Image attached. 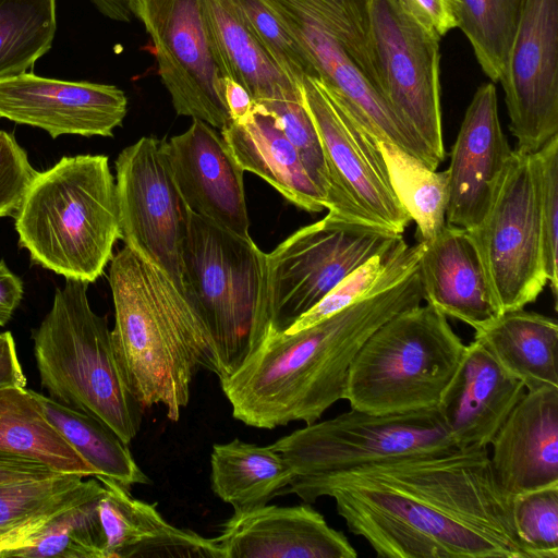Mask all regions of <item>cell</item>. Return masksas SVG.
<instances>
[{"label":"cell","instance_id":"obj_1","mask_svg":"<svg viewBox=\"0 0 558 558\" xmlns=\"http://www.w3.org/2000/svg\"><path fill=\"white\" fill-rule=\"evenodd\" d=\"M335 499L350 532L385 558H535L488 448L449 449L292 483L282 495Z\"/></svg>","mask_w":558,"mask_h":558},{"label":"cell","instance_id":"obj_2","mask_svg":"<svg viewBox=\"0 0 558 558\" xmlns=\"http://www.w3.org/2000/svg\"><path fill=\"white\" fill-rule=\"evenodd\" d=\"M424 246L403 240L380 279L348 307L295 332L268 333L219 380L233 417L265 429L307 425L345 400L350 366L362 344L387 319L423 301L417 264Z\"/></svg>","mask_w":558,"mask_h":558},{"label":"cell","instance_id":"obj_3","mask_svg":"<svg viewBox=\"0 0 558 558\" xmlns=\"http://www.w3.org/2000/svg\"><path fill=\"white\" fill-rule=\"evenodd\" d=\"M111 339L128 388L142 409L162 405L179 421L201 369L218 375L211 335L168 274L125 245L111 258Z\"/></svg>","mask_w":558,"mask_h":558},{"label":"cell","instance_id":"obj_4","mask_svg":"<svg viewBox=\"0 0 558 558\" xmlns=\"http://www.w3.org/2000/svg\"><path fill=\"white\" fill-rule=\"evenodd\" d=\"M14 218L19 245L33 263L65 279L94 282L121 239L108 157H63L37 172Z\"/></svg>","mask_w":558,"mask_h":558},{"label":"cell","instance_id":"obj_5","mask_svg":"<svg viewBox=\"0 0 558 558\" xmlns=\"http://www.w3.org/2000/svg\"><path fill=\"white\" fill-rule=\"evenodd\" d=\"M87 289L88 282L66 279L33 330L40 385L51 399L99 420L130 445L143 409L120 371L107 318L92 310Z\"/></svg>","mask_w":558,"mask_h":558},{"label":"cell","instance_id":"obj_6","mask_svg":"<svg viewBox=\"0 0 558 558\" xmlns=\"http://www.w3.org/2000/svg\"><path fill=\"white\" fill-rule=\"evenodd\" d=\"M182 283L214 340L220 380L270 332L267 254L187 209Z\"/></svg>","mask_w":558,"mask_h":558},{"label":"cell","instance_id":"obj_7","mask_svg":"<svg viewBox=\"0 0 558 558\" xmlns=\"http://www.w3.org/2000/svg\"><path fill=\"white\" fill-rule=\"evenodd\" d=\"M465 349L436 307L407 308L362 344L350 366L345 400L373 414L436 408Z\"/></svg>","mask_w":558,"mask_h":558},{"label":"cell","instance_id":"obj_8","mask_svg":"<svg viewBox=\"0 0 558 558\" xmlns=\"http://www.w3.org/2000/svg\"><path fill=\"white\" fill-rule=\"evenodd\" d=\"M271 447L290 465V484L456 448L437 408L400 414H373L351 408L332 418L307 424Z\"/></svg>","mask_w":558,"mask_h":558},{"label":"cell","instance_id":"obj_9","mask_svg":"<svg viewBox=\"0 0 558 558\" xmlns=\"http://www.w3.org/2000/svg\"><path fill=\"white\" fill-rule=\"evenodd\" d=\"M466 232L499 314L535 302L547 278L534 154L513 150L486 215Z\"/></svg>","mask_w":558,"mask_h":558},{"label":"cell","instance_id":"obj_10","mask_svg":"<svg viewBox=\"0 0 558 558\" xmlns=\"http://www.w3.org/2000/svg\"><path fill=\"white\" fill-rule=\"evenodd\" d=\"M401 238L328 215L298 229L267 254L270 332L288 329L348 275Z\"/></svg>","mask_w":558,"mask_h":558},{"label":"cell","instance_id":"obj_11","mask_svg":"<svg viewBox=\"0 0 558 558\" xmlns=\"http://www.w3.org/2000/svg\"><path fill=\"white\" fill-rule=\"evenodd\" d=\"M318 132L333 185L328 216L403 234L412 221L398 201L375 140L351 118L317 77L300 84Z\"/></svg>","mask_w":558,"mask_h":558},{"label":"cell","instance_id":"obj_12","mask_svg":"<svg viewBox=\"0 0 558 558\" xmlns=\"http://www.w3.org/2000/svg\"><path fill=\"white\" fill-rule=\"evenodd\" d=\"M369 15L383 97L442 161L441 38L403 0H369Z\"/></svg>","mask_w":558,"mask_h":558},{"label":"cell","instance_id":"obj_13","mask_svg":"<svg viewBox=\"0 0 558 558\" xmlns=\"http://www.w3.org/2000/svg\"><path fill=\"white\" fill-rule=\"evenodd\" d=\"M121 239L184 292L182 244L187 208L173 181L163 140L141 137L116 160Z\"/></svg>","mask_w":558,"mask_h":558},{"label":"cell","instance_id":"obj_14","mask_svg":"<svg viewBox=\"0 0 558 558\" xmlns=\"http://www.w3.org/2000/svg\"><path fill=\"white\" fill-rule=\"evenodd\" d=\"M132 12L153 40L158 73L177 113L221 130L230 119L202 0H133Z\"/></svg>","mask_w":558,"mask_h":558},{"label":"cell","instance_id":"obj_15","mask_svg":"<svg viewBox=\"0 0 558 558\" xmlns=\"http://www.w3.org/2000/svg\"><path fill=\"white\" fill-rule=\"evenodd\" d=\"M515 150L558 135V0H525L499 81Z\"/></svg>","mask_w":558,"mask_h":558},{"label":"cell","instance_id":"obj_16","mask_svg":"<svg viewBox=\"0 0 558 558\" xmlns=\"http://www.w3.org/2000/svg\"><path fill=\"white\" fill-rule=\"evenodd\" d=\"M313 66L316 77L365 132L389 140L436 170L440 160L390 108L333 36L313 16L280 0H267Z\"/></svg>","mask_w":558,"mask_h":558},{"label":"cell","instance_id":"obj_17","mask_svg":"<svg viewBox=\"0 0 558 558\" xmlns=\"http://www.w3.org/2000/svg\"><path fill=\"white\" fill-rule=\"evenodd\" d=\"M126 111L128 98L114 85L31 72L0 80V117L43 129L52 138L65 134L112 136Z\"/></svg>","mask_w":558,"mask_h":558},{"label":"cell","instance_id":"obj_18","mask_svg":"<svg viewBox=\"0 0 558 558\" xmlns=\"http://www.w3.org/2000/svg\"><path fill=\"white\" fill-rule=\"evenodd\" d=\"M166 158L185 207L241 236H250L244 170L221 133L193 119L181 134L163 140Z\"/></svg>","mask_w":558,"mask_h":558},{"label":"cell","instance_id":"obj_19","mask_svg":"<svg viewBox=\"0 0 558 558\" xmlns=\"http://www.w3.org/2000/svg\"><path fill=\"white\" fill-rule=\"evenodd\" d=\"M512 154L499 121L496 87L483 83L451 147L446 223L468 230L483 219Z\"/></svg>","mask_w":558,"mask_h":558},{"label":"cell","instance_id":"obj_20","mask_svg":"<svg viewBox=\"0 0 558 558\" xmlns=\"http://www.w3.org/2000/svg\"><path fill=\"white\" fill-rule=\"evenodd\" d=\"M225 558H355L348 537L308 505L234 510L214 537Z\"/></svg>","mask_w":558,"mask_h":558},{"label":"cell","instance_id":"obj_21","mask_svg":"<svg viewBox=\"0 0 558 558\" xmlns=\"http://www.w3.org/2000/svg\"><path fill=\"white\" fill-rule=\"evenodd\" d=\"M489 446L494 476L510 497L558 485V387L525 391Z\"/></svg>","mask_w":558,"mask_h":558},{"label":"cell","instance_id":"obj_22","mask_svg":"<svg viewBox=\"0 0 558 558\" xmlns=\"http://www.w3.org/2000/svg\"><path fill=\"white\" fill-rule=\"evenodd\" d=\"M525 391L473 340L436 408L456 448L484 449Z\"/></svg>","mask_w":558,"mask_h":558},{"label":"cell","instance_id":"obj_23","mask_svg":"<svg viewBox=\"0 0 558 558\" xmlns=\"http://www.w3.org/2000/svg\"><path fill=\"white\" fill-rule=\"evenodd\" d=\"M96 477L105 487L98 502L104 558H225L214 538L172 525L156 505L112 478Z\"/></svg>","mask_w":558,"mask_h":558},{"label":"cell","instance_id":"obj_24","mask_svg":"<svg viewBox=\"0 0 558 558\" xmlns=\"http://www.w3.org/2000/svg\"><path fill=\"white\" fill-rule=\"evenodd\" d=\"M417 264L423 300L474 330L499 314L484 269L465 229L446 223Z\"/></svg>","mask_w":558,"mask_h":558},{"label":"cell","instance_id":"obj_25","mask_svg":"<svg viewBox=\"0 0 558 558\" xmlns=\"http://www.w3.org/2000/svg\"><path fill=\"white\" fill-rule=\"evenodd\" d=\"M220 133L244 171L264 179L299 208L310 213L328 208L325 195L272 116L254 107L246 122L229 120Z\"/></svg>","mask_w":558,"mask_h":558},{"label":"cell","instance_id":"obj_26","mask_svg":"<svg viewBox=\"0 0 558 558\" xmlns=\"http://www.w3.org/2000/svg\"><path fill=\"white\" fill-rule=\"evenodd\" d=\"M214 61L222 76L241 84L254 102L301 95L266 56L246 26L234 0H202Z\"/></svg>","mask_w":558,"mask_h":558},{"label":"cell","instance_id":"obj_27","mask_svg":"<svg viewBox=\"0 0 558 558\" xmlns=\"http://www.w3.org/2000/svg\"><path fill=\"white\" fill-rule=\"evenodd\" d=\"M483 345L526 391L558 387V324L524 308L506 311L475 330Z\"/></svg>","mask_w":558,"mask_h":558},{"label":"cell","instance_id":"obj_28","mask_svg":"<svg viewBox=\"0 0 558 558\" xmlns=\"http://www.w3.org/2000/svg\"><path fill=\"white\" fill-rule=\"evenodd\" d=\"M292 480L290 465L271 445L259 446L235 438L213 446L211 489L234 510L267 505L274 497L281 496Z\"/></svg>","mask_w":558,"mask_h":558},{"label":"cell","instance_id":"obj_29","mask_svg":"<svg viewBox=\"0 0 558 558\" xmlns=\"http://www.w3.org/2000/svg\"><path fill=\"white\" fill-rule=\"evenodd\" d=\"M0 453L41 462L60 473L95 476V469L48 421L32 389L0 388Z\"/></svg>","mask_w":558,"mask_h":558},{"label":"cell","instance_id":"obj_30","mask_svg":"<svg viewBox=\"0 0 558 558\" xmlns=\"http://www.w3.org/2000/svg\"><path fill=\"white\" fill-rule=\"evenodd\" d=\"M48 421L61 436L96 471L130 488L136 484H149V477L135 462L129 445L99 420L50 397L34 391Z\"/></svg>","mask_w":558,"mask_h":558},{"label":"cell","instance_id":"obj_31","mask_svg":"<svg viewBox=\"0 0 558 558\" xmlns=\"http://www.w3.org/2000/svg\"><path fill=\"white\" fill-rule=\"evenodd\" d=\"M374 140L398 201L416 223L418 241L430 240L446 226L448 171L430 169L389 140Z\"/></svg>","mask_w":558,"mask_h":558},{"label":"cell","instance_id":"obj_32","mask_svg":"<svg viewBox=\"0 0 558 558\" xmlns=\"http://www.w3.org/2000/svg\"><path fill=\"white\" fill-rule=\"evenodd\" d=\"M525 0H450L457 27L492 83H499Z\"/></svg>","mask_w":558,"mask_h":558},{"label":"cell","instance_id":"obj_33","mask_svg":"<svg viewBox=\"0 0 558 558\" xmlns=\"http://www.w3.org/2000/svg\"><path fill=\"white\" fill-rule=\"evenodd\" d=\"M56 28V0H0V80L33 69Z\"/></svg>","mask_w":558,"mask_h":558},{"label":"cell","instance_id":"obj_34","mask_svg":"<svg viewBox=\"0 0 558 558\" xmlns=\"http://www.w3.org/2000/svg\"><path fill=\"white\" fill-rule=\"evenodd\" d=\"M280 1L301 9L318 21L333 36L361 73L380 93L369 0Z\"/></svg>","mask_w":558,"mask_h":558},{"label":"cell","instance_id":"obj_35","mask_svg":"<svg viewBox=\"0 0 558 558\" xmlns=\"http://www.w3.org/2000/svg\"><path fill=\"white\" fill-rule=\"evenodd\" d=\"M102 494L61 512L32 546L11 557L104 558L105 536L98 512Z\"/></svg>","mask_w":558,"mask_h":558},{"label":"cell","instance_id":"obj_36","mask_svg":"<svg viewBox=\"0 0 558 558\" xmlns=\"http://www.w3.org/2000/svg\"><path fill=\"white\" fill-rule=\"evenodd\" d=\"M254 107L272 116L295 147L312 181L325 195L328 208L333 205V185L316 126L302 96L254 102Z\"/></svg>","mask_w":558,"mask_h":558},{"label":"cell","instance_id":"obj_37","mask_svg":"<svg viewBox=\"0 0 558 558\" xmlns=\"http://www.w3.org/2000/svg\"><path fill=\"white\" fill-rule=\"evenodd\" d=\"M234 2L266 56L292 84L299 87L305 76L316 77L304 51L267 0Z\"/></svg>","mask_w":558,"mask_h":558},{"label":"cell","instance_id":"obj_38","mask_svg":"<svg viewBox=\"0 0 558 558\" xmlns=\"http://www.w3.org/2000/svg\"><path fill=\"white\" fill-rule=\"evenodd\" d=\"M517 532L535 558H558V485L512 497Z\"/></svg>","mask_w":558,"mask_h":558},{"label":"cell","instance_id":"obj_39","mask_svg":"<svg viewBox=\"0 0 558 558\" xmlns=\"http://www.w3.org/2000/svg\"><path fill=\"white\" fill-rule=\"evenodd\" d=\"M539 196L544 266L555 310L558 305V135L534 153Z\"/></svg>","mask_w":558,"mask_h":558},{"label":"cell","instance_id":"obj_40","mask_svg":"<svg viewBox=\"0 0 558 558\" xmlns=\"http://www.w3.org/2000/svg\"><path fill=\"white\" fill-rule=\"evenodd\" d=\"M403 240L401 238L392 247L372 256L359 266L284 332L291 333L313 326L360 300L380 279Z\"/></svg>","mask_w":558,"mask_h":558},{"label":"cell","instance_id":"obj_41","mask_svg":"<svg viewBox=\"0 0 558 558\" xmlns=\"http://www.w3.org/2000/svg\"><path fill=\"white\" fill-rule=\"evenodd\" d=\"M83 478L77 473H56L0 484V526L13 524L40 511L76 487Z\"/></svg>","mask_w":558,"mask_h":558},{"label":"cell","instance_id":"obj_42","mask_svg":"<svg viewBox=\"0 0 558 558\" xmlns=\"http://www.w3.org/2000/svg\"><path fill=\"white\" fill-rule=\"evenodd\" d=\"M104 485L94 478L82 481L40 511L13 524L0 526V558L32 546L50 522L64 510L104 492Z\"/></svg>","mask_w":558,"mask_h":558},{"label":"cell","instance_id":"obj_43","mask_svg":"<svg viewBox=\"0 0 558 558\" xmlns=\"http://www.w3.org/2000/svg\"><path fill=\"white\" fill-rule=\"evenodd\" d=\"M36 174L14 136L0 131V218L15 217Z\"/></svg>","mask_w":558,"mask_h":558},{"label":"cell","instance_id":"obj_44","mask_svg":"<svg viewBox=\"0 0 558 558\" xmlns=\"http://www.w3.org/2000/svg\"><path fill=\"white\" fill-rule=\"evenodd\" d=\"M410 11L440 38L457 27L450 0H403Z\"/></svg>","mask_w":558,"mask_h":558},{"label":"cell","instance_id":"obj_45","mask_svg":"<svg viewBox=\"0 0 558 558\" xmlns=\"http://www.w3.org/2000/svg\"><path fill=\"white\" fill-rule=\"evenodd\" d=\"M27 378L20 363L14 338L10 331L0 333V388H26Z\"/></svg>","mask_w":558,"mask_h":558},{"label":"cell","instance_id":"obj_46","mask_svg":"<svg viewBox=\"0 0 558 558\" xmlns=\"http://www.w3.org/2000/svg\"><path fill=\"white\" fill-rule=\"evenodd\" d=\"M56 472L46 464L31 459L0 453V484L27 478L46 477Z\"/></svg>","mask_w":558,"mask_h":558},{"label":"cell","instance_id":"obj_47","mask_svg":"<svg viewBox=\"0 0 558 558\" xmlns=\"http://www.w3.org/2000/svg\"><path fill=\"white\" fill-rule=\"evenodd\" d=\"M222 99L229 119L235 123L246 122L254 112V100L250 93L232 78L222 76Z\"/></svg>","mask_w":558,"mask_h":558},{"label":"cell","instance_id":"obj_48","mask_svg":"<svg viewBox=\"0 0 558 558\" xmlns=\"http://www.w3.org/2000/svg\"><path fill=\"white\" fill-rule=\"evenodd\" d=\"M24 294L23 282L3 260H0V326H5L20 305Z\"/></svg>","mask_w":558,"mask_h":558},{"label":"cell","instance_id":"obj_49","mask_svg":"<svg viewBox=\"0 0 558 558\" xmlns=\"http://www.w3.org/2000/svg\"><path fill=\"white\" fill-rule=\"evenodd\" d=\"M96 8L107 17L129 22L133 15V0H90Z\"/></svg>","mask_w":558,"mask_h":558}]
</instances>
